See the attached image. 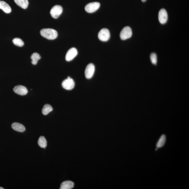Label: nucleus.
Listing matches in <instances>:
<instances>
[{
  "label": "nucleus",
  "instance_id": "9",
  "mask_svg": "<svg viewBox=\"0 0 189 189\" xmlns=\"http://www.w3.org/2000/svg\"><path fill=\"white\" fill-rule=\"evenodd\" d=\"M159 22L162 24H165L168 20V14L165 9L162 8L159 11L158 15Z\"/></svg>",
  "mask_w": 189,
  "mask_h": 189
},
{
  "label": "nucleus",
  "instance_id": "18",
  "mask_svg": "<svg viewBox=\"0 0 189 189\" xmlns=\"http://www.w3.org/2000/svg\"><path fill=\"white\" fill-rule=\"evenodd\" d=\"M38 144L41 148H46L47 145V142L46 140L45 137L43 136L40 137L38 141Z\"/></svg>",
  "mask_w": 189,
  "mask_h": 189
},
{
  "label": "nucleus",
  "instance_id": "11",
  "mask_svg": "<svg viewBox=\"0 0 189 189\" xmlns=\"http://www.w3.org/2000/svg\"><path fill=\"white\" fill-rule=\"evenodd\" d=\"M0 9L5 13H9L11 12V8L7 3L3 1H0Z\"/></svg>",
  "mask_w": 189,
  "mask_h": 189
},
{
  "label": "nucleus",
  "instance_id": "22",
  "mask_svg": "<svg viewBox=\"0 0 189 189\" xmlns=\"http://www.w3.org/2000/svg\"><path fill=\"white\" fill-rule=\"evenodd\" d=\"M4 188L2 187H0V189H4Z\"/></svg>",
  "mask_w": 189,
  "mask_h": 189
},
{
  "label": "nucleus",
  "instance_id": "7",
  "mask_svg": "<svg viewBox=\"0 0 189 189\" xmlns=\"http://www.w3.org/2000/svg\"><path fill=\"white\" fill-rule=\"evenodd\" d=\"M95 71V66L93 63L88 64L85 70V76L86 79H89L93 77Z\"/></svg>",
  "mask_w": 189,
  "mask_h": 189
},
{
  "label": "nucleus",
  "instance_id": "2",
  "mask_svg": "<svg viewBox=\"0 0 189 189\" xmlns=\"http://www.w3.org/2000/svg\"><path fill=\"white\" fill-rule=\"evenodd\" d=\"M132 31L129 27H126L121 31L120 34L121 39L122 40H125L129 38L132 36Z\"/></svg>",
  "mask_w": 189,
  "mask_h": 189
},
{
  "label": "nucleus",
  "instance_id": "5",
  "mask_svg": "<svg viewBox=\"0 0 189 189\" xmlns=\"http://www.w3.org/2000/svg\"><path fill=\"white\" fill-rule=\"evenodd\" d=\"M100 4L99 3L97 2H93L89 3L85 8V10L87 13H94L100 8Z\"/></svg>",
  "mask_w": 189,
  "mask_h": 189
},
{
  "label": "nucleus",
  "instance_id": "10",
  "mask_svg": "<svg viewBox=\"0 0 189 189\" xmlns=\"http://www.w3.org/2000/svg\"><path fill=\"white\" fill-rule=\"evenodd\" d=\"M13 91L17 94L20 95H25L28 93L27 88L22 85L15 86L13 88Z\"/></svg>",
  "mask_w": 189,
  "mask_h": 189
},
{
  "label": "nucleus",
  "instance_id": "4",
  "mask_svg": "<svg viewBox=\"0 0 189 189\" xmlns=\"http://www.w3.org/2000/svg\"><path fill=\"white\" fill-rule=\"evenodd\" d=\"M63 8L62 6L59 5L54 6L50 11V14L54 18L57 19L61 14Z\"/></svg>",
  "mask_w": 189,
  "mask_h": 189
},
{
  "label": "nucleus",
  "instance_id": "19",
  "mask_svg": "<svg viewBox=\"0 0 189 189\" xmlns=\"http://www.w3.org/2000/svg\"><path fill=\"white\" fill-rule=\"evenodd\" d=\"M13 42L15 45L20 47L23 46L24 44L23 41L20 38H15L13 40Z\"/></svg>",
  "mask_w": 189,
  "mask_h": 189
},
{
  "label": "nucleus",
  "instance_id": "6",
  "mask_svg": "<svg viewBox=\"0 0 189 189\" xmlns=\"http://www.w3.org/2000/svg\"><path fill=\"white\" fill-rule=\"evenodd\" d=\"M75 82L73 80L68 77L62 82V86L64 89L67 90H72L74 87Z\"/></svg>",
  "mask_w": 189,
  "mask_h": 189
},
{
  "label": "nucleus",
  "instance_id": "21",
  "mask_svg": "<svg viewBox=\"0 0 189 189\" xmlns=\"http://www.w3.org/2000/svg\"><path fill=\"white\" fill-rule=\"evenodd\" d=\"M146 1V0H142V1H143V2H145V1Z\"/></svg>",
  "mask_w": 189,
  "mask_h": 189
},
{
  "label": "nucleus",
  "instance_id": "8",
  "mask_svg": "<svg viewBox=\"0 0 189 189\" xmlns=\"http://www.w3.org/2000/svg\"><path fill=\"white\" fill-rule=\"evenodd\" d=\"M78 54L77 51L75 48H72L67 52L66 55V60L67 61L72 60L77 56Z\"/></svg>",
  "mask_w": 189,
  "mask_h": 189
},
{
  "label": "nucleus",
  "instance_id": "16",
  "mask_svg": "<svg viewBox=\"0 0 189 189\" xmlns=\"http://www.w3.org/2000/svg\"><path fill=\"white\" fill-rule=\"evenodd\" d=\"M166 141V136L165 135H163L160 137L157 144V148H160L164 146Z\"/></svg>",
  "mask_w": 189,
  "mask_h": 189
},
{
  "label": "nucleus",
  "instance_id": "1",
  "mask_svg": "<svg viewBox=\"0 0 189 189\" xmlns=\"http://www.w3.org/2000/svg\"><path fill=\"white\" fill-rule=\"evenodd\" d=\"M40 34L43 37L48 40H54L58 36L57 31L52 29H43L40 31Z\"/></svg>",
  "mask_w": 189,
  "mask_h": 189
},
{
  "label": "nucleus",
  "instance_id": "15",
  "mask_svg": "<svg viewBox=\"0 0 189 189\" xmlns=\"http://www.w3.org/2000/svg\"><path fill=\"white\" fill-rule=\"evenodd\" d=\"M53 110V107L49 104H46L43 107L42 112L43 115H46Z\"/></svg>",
  "mask_w": 189,
  "mask_h": 189
},
{
  "label": "nucleus",
  "instance_id": "3",
  "mask_svg": "<svg viewBox=\"0 0 189 189\" xmlns=\"http://www.w3.org/2000/svg\"><path fill=\"white\" fill-rule=\"evenodd\" d=\"M110 32L107 29H103L100 30L98 34V38L100 41H107L110 39Z\"/></svg>",
  "mask_w": 189,
  "mask_h": 189
},
{
  "label": "nucleus",
  "instance_id": "20",
  "mask_svg": "<svg viewBox=\"0 0 189 189\" xmlns=\"http://www.w3.org/2000/svg\"><path fill=\"white\" fill-rule=\"evenodd\" d=\"M150 59L152 64L156 65L157 62V59L156 54L155 53H152L150 55Z\"/></svg>",
  "mask_w": 189,
  "mask_h": 189
},
{
  "label": "nucleus",
  "instance_id": "12",
  "mask_svg": "<svg viewBox=\"0 0 189 189\" xmlns=\"http://www.w3.org/2000/svg\"><path fill=\"white\" fill-rule=\"evenodd\" d=\"M12 128L14 130L19 132H23L25 130V127L23 125L18 123H14L12 125Z\"/></svg>",
  "mask_w": 189,
  "mask_h": 189
},
{
  "label": "nucleus",
  "instance_id": "17",
  "mask_svg": "<svg viewBox=\"0 0 189 189\" xmlns=\"http://www.w3.org/2000/svg\"><path fill=\"white\" fill-rule=\"evenodd\" d=\"M31 58L32 60V63L33 65H36L38 61L41 59V56L38 53H34L31 55Z\"/></svg>",
  "mask_w": 189,
  "mask_h": 189
},
{
  "label": "nucleus",
  "instance_id": "13",
  "mask_svg": "<svg viewBox=\"0 0 189 189\" xmlns=\"http://www.w3.org/2000/svg\"><path fill=\"white\" fill-rule=\"evenodd\" d=\"M74 183L70 181H66L62 183L60 187V189H71L73 188Z\"/></svg>",
  "mask_w": 189,
  "mask_h": 189
},
{
  "label": "nucleus",
  "instance_id": "14",
  "mask_svg": "<svg viewBox=\"0 0 189 189\" xmlns=\"http://www.w3.org/2000/svg\"><path fill=\"white\" fill-rule=\"evenodd\" d=\"M15 2L19 6L23 9H26L29 5L28 0H14Z\"/></svg>",
  "mask_w": 189,
  "mask_h": 189
}]
</instances>
